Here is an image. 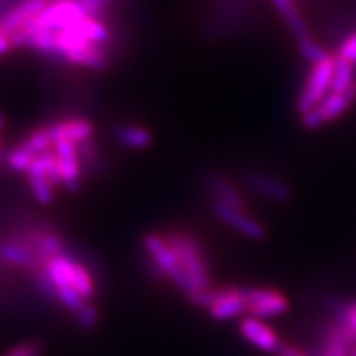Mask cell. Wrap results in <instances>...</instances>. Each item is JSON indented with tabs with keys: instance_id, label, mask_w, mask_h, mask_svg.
Listing matches in <instances>:
<instances>
[{
	"instance_id": "obj_12",
	"label": "cell",
	"mask_w": 356,
	"mask_h": 356,
	"mask_svg": "<svg viewBox=\"0 0 356 356\" xmlns=\"http://www.w3.org/2000/svg\"><path fill=\"white\" fill-rule=\"evenodd\" d=\"M208 314L213 320L225 322V320H233L236 317L248 314L246 297H244V289L239 287H220L215 304L208 309Z\"/></svg>"
},
{
	"instance_id": "obj_6",
	"label": "cell",
	"mask_w": 356,
	"mask_h": 356,
	"mask_svg": "<svg viewBox=\"0 0 356 356\" xmlns=\"http://www.w3.org/2000/svg\"><path fill=\"white\" fill-rule=\"evenodd\" d=\"M88 13L76 0H51L42 13L35 17L33 22L51 32H61L70 29L78 22L86 19Z\"/></svg>"
},
{
	"instance_id": "obj_22",
	"label": "cell",
	"mask_w": 356,
	"mask_h": 356,
	"mask_svg": "<svg viewBox=\"0 0 356 356\" xmlns=\"http://www.w3.org/2000/svg\"><path fill=\"white\" fill-rule=\"evenodd\" d=\"M297 51H299L302 60H305L310 66L320 63V61L330 55V51H328L318 40H315L314 35L309 38L299 40V42H297Z\"/></svg>"
},
{
	"instance_id": "obj_4",
	"label": "cell",
	"mask_w": 356,
	"mask_h": 356,
	"mask_svg": "<svg viewBox=\"0 0 356 356\" xmlns=\"http://www.w3.org/2000/svg\"><path fill=\"white\" fill-rule=\"evenodd\" d=\"M210 211L221 225L228 226L229 229L236 231L244 238L252 239V241H264L267 238L266 226L257 218L249 215L246 210H239V208L210 198Z\"/></svg>"
},
{
	"instance_id": "obj_20",
	"label": "cell",
	"mask_w": 356,
	"mask_h": 356,
	"mask_svg": "<svg viewBox=\"0 0 356 356\" xmlns=\"http://www.w3.org/2000/svg\"><path fill=\"white\" fill-rule=\"evenodd\" d=\"M76 254V252H74ZM73 287L81 293L84 300H92L96 297V280L92 277L88 264L76 254V267H74Z\"/></svg>"
},
{
	"instance_id": "obj_21",
	"label": "cell",
	"mask_w": 356,
	"mask_h": 356,
	"mask_svg": "<svg viewBox=\"0 0 356 356\" xmlns=\"http://www.w3.org/2000/svg\"><path fill=\"white\" fill-rule=\"evenodd\" d=\"M356 83V66L335 55V73H333L332 92H345Z\"/></svg>"
},
{
	"instance_id": "obj_10",
	"label": "cell",
	"mask_w": 356,
	"mask_h": 356,
	"mask_svg": "<svg viewBox=\"0 0 356 356\" xmlns=\"http://www.w3.org/2000/svg\"><path fill=\"white\" fill-rule=\"evenodd\" d=\"M204 188L210 191V198L218 200V202L229 204V207L239 208V210L249 211V204L244 198L243 191L236 186V181L220 170L204 172L203 175Z\"/></svg>"
},
{
	"instance_id": "obj_31",
	"label": "cell",
	"mask_w": 356,
	"mask_h": 356,
	"mask_svg": "<svg viewBox=\"0 0 356 356\" xmlns=\"http://www.w3.org/2000/svg\"><path fill=\"white\" fill-rule=\"evenodd\" d=\"M3 127H6V115L0 113V136H2Z\"/></svg>"
},
{
	"instance_id": "obj_27",
	"label": "cell",
	"mask_w": 356,
	"mask_h": 356,
	"mask_svg": "<svg viewBox=\"0 0 356 356\" xmlns=\"http://www.w3.org/2000/svg\"><path fill=\"white\" fill-rule=\"evenodd\" d=\"M340 320H343V322L348 325L351 330L356 333V302H353V304H346L343 307V312H341Z\"/></svg>"
},
{
	"instance_id": "obj_14",
	"label": "cell",
	"mask_w": 356,
	"mask_h": 356,
	"mask_svg": "<svg viewBox=\"0 0 356 356\" xmlns=\"http://www.w3.org/2000/svg\"><path fill=\"white\" fill-rule=\"evenodd\" d=\"M50 2L51 0H19L6 13H2L0 24L10 37V35L24 29L29 22H32L38 13H42Z\"/></svg>"
},
{
	"instance_id": "obj_2",
	"label": "cell",
	"mask_w": 356,
	"mask_h": 356,
	"mask_svg": "<svg viewBox=\"0 0 356 356\" xmlns=\"http://www.w3.org/2000/svg\"><path fill=\"white\" fill-rule=\"evenodd\" d=\"M333 73H335V53H330L320 63L310 66L304 88L297 97V113L304 114L307 111L317 108L325 97L332 92Z\"/></svg>"
},
{
	"instance_id": "obj_25",
	"label": "cell",
	"mask_w": 356,
	"mask_h": 356,
	"mask_svg": "<svg viewBox=\"0 0 356 356\" xmlns=\"http://www.w3.org/2000/svg\"><path fill=\"white\" fill-rule=\"evenodd\" d=\"M335 55L356 66V30L350 32L348 35H345V37L337 43Z\"/></svg>"
},
{
	"instance_id": "obj_24",
	"label": "cell",
	"mask_w": 356,
	"mask_h": 356,
	"mask_svg": "<svg viewBox=\"0 0 356 356\" xmlns=\"http://www.w3.org/2000/svg\"><path fill=\"white\" fill-rule=\"evenodd\" d=\"M56 302H60V304L63 305L66 310H70L71 314H76L88 300H84L81 293H79L73 286H66L56 289Z\"/></svg>"
},
{
	"instance_id": "obj_28",
	"label": "cell",
	"mask_w": 356,
	"mask_h": 356,
	"mask_svg": "<svg viewBox=\"0 0 356 356\" xmlns=\"http://www.w3.org/2000/svg\"><path fill=\"white\" fill-rule=\"evenodd\" d=\"M277 353H279V356H305L299 348H296L293 345H287V343L280 345Z\"/></svg>"
},
{
	"instance_id": "obj_23",
	"label": "cell",
	"mask_w": 356,
	"mask_h": 356,
	"mask_svg": "<svg viewBox=\"0 0 356 356\" xmlns=\"http://www.w3.org/2000/svg\"><path fill=\"white\" fill-rule=\"evenodd\" d=\"M73 318H74V323H76L78 328L88 332V330H92V328L99 323L101 312H99V309H97V305L95 304V302L88 300L86 304H84L81 309L76 312V314H73Z\"/></svg>"
},
{
	"instance_id": "obj_30",
	"label": "cell",
	"mask_w": 356,
	"mask_h": 356,
	"mask_svg": "<svg viewBox=\"0 0 356 356\" xmlns=\"http://www.w3.org/2000/svg\"><path fill=\"white\" fill-rule=\"evenodd\" d=\"M7 149H8V147L6 145V142H3L2 136H0V170H3V168H6V155H7Z\"/></svg>"
},
{
	"instance_id": "obj_3",
	"label": "cell",
	"mask_w": 356,
	"mask_h": 356,
	"mask_svg": "<svg viewBox=\"0 0 356 356\" xmlns=\"http://www.w3.org/2000/svg\"><path fill=\"white\" fill-rule=\"evenodd\" d=\"M356 102V83L345 92H330L317 108L300 114V124L307 131H317L325 124L337 121Z\"/></svg>"
},
{
	"instance_id": "obj_11",
	"label": "cell",
	"mask_w": 356,
	"mask_h": 356,
	"mask_svg": "<svg viewBox=\"0 0 356 356\" xmlns=\"http://www.w3.org/2000/svg\"><path fill=\"white\" fill-rule=\"evenodd\" d=\"M55 145L58 142H73V144H83L95 139V124L86 118H65L58 121L48 122Z\"/></svg>"
},
{
	"instance_id": "obj_17",
	"label": "cell",
	"mask_w": 356,
	"mask_h": 356,
	"mask_svg": "<svg viewBox=\"0 0 356 356\" xmlns=\"http://www.w3.org/2000/svg\"><path fill=\"white\" fill-rule=\"evenodd\" d=\"M269 3L273 6L275 12L279 13V17L282 19L284 24L289 29V32L292 33V37L299 42V40L312 37V30L309 22L304 15H302L300 8L297 7L296 0H269Z\"/></svg>"
},
{
	"instance_id": "obj_5",
	"label": "cell",
	"mask_w": 356,
	"mask_h": 356,
	"mask_svg": "<svg viewBox=\"0 0 356 356\" xmlns=\"http://www.w3.org/2000/svg\"><path fill=\"white\" fill-rule=\"evenodd\" d=\"M243 184L267 202L286 204L292 200V188L284 178L262 168H251L243 175Z\"/></svg>"
},
{
	"instance_id": "obj_8",
	"label": "cell",
	"mask_w": 356,
	"mask_h": 356,
	"mask_svg": "<svg viewBox=\"0 0 356 356\" xmlns=\"http://www.w3.org/2000/svg\"><path fill=\"white\" fill-rule=\"evenodd\" d=\"M0 264L8 267V269L22 270L29 275H32L35 270L44 266L38 259L33 248H30L29 244L20 241L12 234L0 238Z\"/></svg>"
},
{
	"instance_id": "obj_18",
	"label": "cell",
	"mask_w": 356,
	"mask_h": 356,
	"mask_svg": "<svg viewBox=\"0 0 356 356\" xmlns=\"http://www.w3.org/2000/svg\"><path fill=\"white\" fill-rule=\"evenodd\" d=\"M20 144H24L33 155L50 152V150L55 149V140H53L48 124H42V126L26 132V136L20 140Z\"/></svg>"
},
{
	"instance_id": "obj_15",
	"label": "cell",
	"mask_w": 356,
	"mask_h": 356,
	"mask_svg": "<svg viewBox=\"0 0 356 356\" xmlns=\"http://www.w3.org/2000/svg\"><path fill=\"white\" fill-rule=\"evenodd\" d=\"M24 177L26 186H29L30 190V195H32L35 202L42 204V207H50V204L55 202V185L51 184L50 177H48L47 170H44L42 162H40L37 157L33 159L32 165H30Z\"/></svg>"
},
{
	"instance_id": "obj_1",
	"label": "cell",
	"mask_w": 356,
	"mask_h": 356,
	"mask_svg": "<svg viewBox=\"0 0 356 356\" xmlns=\"http://www.w3.org/2000/svg\"><path fill=\"white\" fill-rule=\"evenodd\" d=\"M163 234H165L168 244H170L181 267H184L186 275H188L191 293L207 291V289L213 287L207 257H204L203 248L198 239L193 234L181 229H170Z\"/></svg>"
},
{
	"instance_id": "obj_19",
	"label": "cell",
	"mask_w": 356,
	"mask_h": 356,
	"mask_svg": "<svg viewBox=\"0 0 356 356\" xmlns=\"http://www.w3.org/2000/svg\"><path fill=\"white\" fill-rule=\"evenodd\" d=\"M37 155H33L24 144L12 145L7 149L6 155V168L8 172L15 173V175H25L30 165H32L33 159Z\"/></svg>"
},
{
	"instance_id": "obj_13",
	"label": "cell",
	"mask_w": 356,
	"mask_h": 356,
	"mask_svg": "<svg viewBox=\"0 0 356 356\" xmlns=\"http://www.w3.org/2000/svg\"><path fill=\"white\" fill-rule=\"evenodd\" d=\"M239 332L241 335L246 338L251 345H254L256 348L262 351H267V353H277L280 345V338L273 327H269L264 320L254 318V317H244L239 322Z\"/></svg>"
},
{
	"instance_id": "obj_26",
	"label": "cell",
	"mask_w": 356,
	"mask_h": 356,
	"mask_svg": "<svg viewBox=\"0 0 356 356\" xmlns=\"http://www.w3.org/2000/svg\"><path fill=\"white\" fill-rule=\"evenodd\" d=\"M6 356H43V345L38 340H26L15 345Z\"/></svg>"
},
{
	"instance_id": "obj_33",
	"label": "cell",
	"mask_w": 356,
	"mask_h": 356,
	"mask_svg": "<svg viewBox=\"0 0 356 356\" xmlns=\"http://www.w3.org/2000/svg\"><path fill=\"white\" fill-rule=\"evenodd\" d=\"M6 30H3V26H2V24H0V37H6Z\"/></svg>"
},
{
	"instance_id": "obj_16",
	"label": "cell",
	"mask_w": 356,
	"mask_h": 356,
	"mask_svg": "<svg viewBox=\"0 0 356 356\" xmlns=\"http://www.w3.org/2000/svg\"><path fill=\"white\" fill-rule=\"evenodd\" d=\"M115 144L127 150H145L154 144L152 129L136 122H122L114 129Z\"/></svg>"
},
{
	"instance_id": "obj_9",
	"label": "cell",
	"mask_w": 356,
	"mask_h": 356,
	"mask_svg": "<svg viewBox=\"0 0 356 356\" xmlns=\"http://www.w3.org/2000/svg\"><path fill=\"white\" fill-rule=\"evenodd\" d=\"M55 155L58 168H60L63 188L70 193H78L81 190L84 170L81 159H79L78 145L73 142H58L55 145Z\"/></svg>"
},
{
	"instance_id": "obj_29",
	"label": "cell",
	"mask_w": 356,
	"mask_h": 356,
	"mask_svg": "<svg viewBox=\"0 0 356 356\" xmlns=\"http://www.w3.org/2000/svg\"><path fill=\"white\" fill-rule=\"evenodd\" d=\"M12 50L13 47L10 42V37H8V35H6V37H0V58L7 56Z\"/></svg>"
},
{
	"instance_id": "obj_7",
	"label": "cell",
	"mask_w": 356,
	"mask_h": 356,
	"mask_svg": "<svg viewBox=\"0 0 356 356\" xmlns=\"http://www.w3.org/2000/svg\"><path fill=\"white\" fill-rule=\"evenodd\" d=\"M244 297H246L248 314L254 318L266 320L279 317L289 310L287 297L277 289H244Z\"/></svg>"
},
{
	"instance_id": "obj_32",
	"label": "cell",
	"mask_w": 356,
	"mask_h": 356,
	"mask_svg": "<svg viewBox=\"0 0 356 356\" xmlns=\"http://www.w3.org/2000/svg\"><path fill=\"white\" fill-rule=\"evenodd\" d=\"M350 356H356V345L350 348Z\"/></svg>"
}]
</instances>
